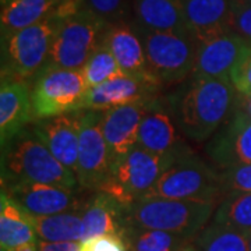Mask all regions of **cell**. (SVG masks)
I'll return each instance as SVG.
<instances>
[{"mask_svg": "<svg viewBox=\"0 0 251 251\" xmlns=\"http://www.w3.org/2000/svg\"><path fill=\"white\" fill-rule=\"evenodd\" d=\"M13 251H38V242L28 243L24 246H20L17 249H14Z\"/></svg>", "mask_w": 251, "mask_h": 251, "instance_id": "f35d334b", "label": "cell"}, {"mask_svg": "<svg viewBox=\"0 0 251 251\" xmlns=\"http://www.w3.org/2000/svg\"><path fill=\"white\" fill-rule=\"evenodd\" d=\"M81 70L84 73V77L90 88L100 85L113 77L125 74L122 72L120 66L117 64L110 49L103 42L99 44L98 48L94 50L88 62L85 63V66Z\"/></svg>", "mask_w": 251, "mask_h": 251, "instance_id": "f1b7e54d", "label": "cell"}, {"mask_svg": "<svg viewBox=\"0 0 251 251\" xmlns=\"http://www.w3.org/2000/svg\"><path fill=\"white\" fill-rule=\"evenodd\" d=\"M88 90L81 69H42L31 90L35 120L82 110Z\"/></svg>", "mask_w": 251, "mask_h": 251, "instance_id": "9c48e42d", "label": "cell"}, {"mask_svg": "<svg viewBox=\"0 0 251 251\" xmlns=\"http://www.w3.org/2000/svg\"><path fill=\"white\" fill-rule=\"evenodd\" d=\"M81 215L84 240L103 234L123 236L127 227V206L102 191H97V194L85 202Z\"/></svg>", "mask_w": 251, "mask_h": 251, "instance_id": "44dd1931", "label": "cell"}, {"mask_svg": "<svg viewBox=\"0 0 251 251\" xmlns=\"http://www.w3.org/2000/svg\"><path fill=\"white\" fill-rule=\"evenodd\" d=\"M212 222L251 234V193L225 196L218 204Z\"/></svg>", "mask_w": 251, "mask_h": 251, "instance_id": "484cf974", "label": "cell"}, {"mask_svg": "<svg viewBox=\"0 0 251 251\" xmlns=\"http://www.w3.org/2000/svg\"><path fill=\"white\" fill-rule=\"evenodd\" d=\"M138 31L143 38L148 70L162 87L181 84L193 74L198 42L191 34Z\"/></svg>", "mask_w": 251, "mask_h": 251, "instance_id": "52a82bcc", "label": "cell"}, {"mask_svg": "<svg viewBox=\"0 0 251 251\" xmlns=\"http://www.w3.org/2000/svg\"><path fill=\"white\" fill-rule=\"evenodd\" d=\"M222 198L229 194L251 193V163L236 165L219 171Z\"/></svg>", "mask_w": 251, "mask_h": 251, "instance_id": "4dcf8cb0", "label": "cell"}, {"mask_svg": "<svg viewBox=\"0 0 251 251\" xmlns=\"http://www.w3.org/2000/svg\"><path fill=\"white\" fill-rule=\"evenodd\" d=\"M102 119L103 110H82L81 113L77 179L84 190L98 191L115 162L102 133Z\"/></svg>", "mask_w": 251, "mask_h": 251, "instance_id": "30bf717a", "label": "cell"}, {"mask_svg": "<svg viewBox=\"0 0 251 251\" xmlns=\"http://www.w3.org/2000/svg\"><path fill=\"white\" fill-rule=\"evenodd\" d=\"M4 1H6V0H1V3H4Z\"/></svg>", "mask_w": 251, "mask_h": 251, "instance_id": "b9f144b4", "label": "cell"}, {"mask_svg": "<svg viewBox=\"0 0 251 251\" xmlns=\"http://www.w3.org/2000/svg\"><path fill=\"white\" fill-rule=\"evenodd\" d=\"M204 153L218 171L251 163L250 117L234 108L232 117L206 141Z\"/></svg>", "mask_w": 251, "mask_h": 251, "instance_id": "8fae6325", "label": "cell"}, {"mask_svg": "<svg viewBox=\"0 0 251 251\" xmlns=\"http://www.w3.org/2000/svg\"><path fill=\"white\" fill-rule=\"evenodd\" d=\"M161 82L151 74H122L106 82L90 88L82 103V110H108L138 100H150L158 97Z\"/></svg>", "mask_w": 251, "mask_h": 251, "instance_id": "7c38bea8", "label": "cell"}, {"mask_svg": "<svg viewBox=\"0 0 251 251\" xmlns=\"http://www.w3.org/2000/svg\"><path fill=\"white\" fill-rule=\"evenodd\" d=\"M234 6H251V0H233Z\"/></svg>", "mask_w": 251, "mask_h": 251, "instance_id": "ab89813d", "label": "cell"}, {"mask_svg": "<svg viewBox=\"0 0 251 251\" xmlns=\"http://www.w3.org/2000/svg\"><path fill=\"white\" fill-rule=\"evenodd\" d=\"M125 239L130 251H177L188 240L179 234L127 226Z\"/></svg>", "mask_w": 251, "mask_h": 251, "instance_id": "4316f807", "label": "cell"}, {"mask_svg": "<svg viewBox=\"0 0 251 251\" xmlns=\"http://www.w3.org/2000/svg\"><path fill=\"white\" fill-rule=\"evenodd\" d=\"M102 42L110 49L117 64L125 74H151L148 70L143 38L140 35V31L134 21L122 20L113 24H108Z\"/></svg>", "mask_w": 251, "mask_h": 251, "instance_id": "d6986e66", "label": "cell"}, {"mask_svg": "<svg viewBox=\"0 0 251 251\" xmlns=\"http://www.w3.org/2000/svg\"><path fill=\"white\" fill-rule=\"evenodd\" d=\"M250 44L233 32H224L198 44L196 66L191 75L230 78V74L247 52Z\"/></svg>", "mask_w": 251, "mask_h": 251, "instance_id": "2e32d148", "label": "cell"}, {"mask_svg": "<svg viewBox=\"0 0 251 251\" xmlns=\"http://www.w3.org/2000/svg\"><path fill=\"white\" fill-rule=\"evenodd\" d=\"M249 244H250V251H251V234L249 236Z\"/></svg>", "mask_w": 251, "mask_h": 251, "instance_id": "60d3db41", "label": "cell"}, {"mask_svg": "<svg viewBox=\"0 0 251 251\" xmlns=\"http://www.w3.org/2000/svg\"><path fill=\"white\" fill-rule=\"evenodd\" d=\"M80 242H38V251H80Z\"/></svg>", "mask_w": 251, "mask_h": 251, "instance_id": "d590c367", "label": "cell"}, {"mask_svg": "<svg viewBox=\"0 0 251 251\" xmlns=\"http://www.w3.org/2000/svg\"><path fill=\"white\" fill-rule=\"evenodd\" d=\"M34 216L16 200L1 190L0 196V244L1 250L13 251L20 246L36 240Z\"/></svg>", "mask_w": 251, "mask_h": 251, "instance_id": "603a6c76", "label": "cell"}, {"mask_svg": "<svg viewBox=\"0 0 251 251\" xmlns=\"http://www.w3.org/2000/svg\"><path fill=\"white\" fill-rule=\"evenodd\" d=\"M236 109L244 113L246 116L251 119V94L247 95H242L237 94V100H236Z\"/></svg>", "mask_w": 251, "mask_h": 251, "instance_id": "8d00e7d4", "label": "cell"}, {"mask_svg": "<svg viewBox=\"0 0 251 251\" xmlns=\"http://www.w3.org/2000/svg\"><path fill=\"white\" fill-rule=\"evenodd\" d=\"M81 7H82V0H56L54 14L63 20L78 13Z\"/></svg>", "mask_w": 251, "mask_h": 251, "instance_id": "e575fe53", "label": "cell"}, {"mask_svg": "<svg viewBox=\"0 0 251 251\" xmlns=\"http://www.w3.org/2000/svg\"><path fill=\"white\" fill-rule=\"evenodd\" d=\"M230 81L237 94H251V45L249 46L247 52L243 54L240 62L236 64L230 74Z\"/></svg>", "mask_w": 251, "mask_h": 251, "instance_id": "d6a6232c", "label": "cell"}, {"mask_svg": "<svg viewBox=\"0 0 251 251\" xmlns=\"http://www.w3.org/2000/svg\"><path fill=\"white\" fill-rule=\"evenodd\" d=\"M181 3L188 32L198 44L229 32L233 0H181Z\"/></svg>", "mask_w": 251, "mask_h": 251, "instance_id": "ffe728a7", "label": "cell"}, {"mask_svg": "<svg viewBox=\"0 0 251 251\" xmlns=\"http://www.w3.org/2000/svg\"><path fill=\"white\" fill-rule=\"evenodd\" d=\"M36 236L42 242H82L84 224L82 215L63 212L49 216H34Z\"/></svg>", "mask_w": 251, "mask_h": 251, "instance_id": "d4e9b609", "label": "cell"}, {"mask_svg": "<svg viewBox=\"0 0 251 251\" xmlns=\"http://www.w3.org/2000/svg\"><path fill=\"white\" fill-rule=\"evenodd\" d=\"M32 97L24 80H1L0 90V141L1 148L10 144L25 126L34 122Z\"/></svg>", "mask_w": 251, "mask_h": 251, "instance_id": "ac0fdd59", "label": "cell"}, {"mask_svg": "<svg viewBox=\"0 0 251 251\" xmlns=\"http://www.w3.org/2000/svg\"><path fill=\"white\" fill-rule=\"evenodd\" d=\"M145 197L218 202L222 200L219 171L191 151L173 162Z\"/></svg>", "mask_w": 251, "mask_h": 251, "instance_id": "8992f818", "label": "cell"}, {"mask_svg": "<svg viewBox=\"0 0 251 251\" xmlns=\"http://www.w3.org/2000/svg\"><path fill=\"white\" fill-rule=\"evenodd\" d=\"M56 0H6L1 3V39L52 16Z\"/></svg>", "mask_w": 251, "mask_h": 251, "instance_id": "cb8c5ba5", "label": "cell"}, {"mask_svg": "<svg viewBox=\"0 0 251 251\" xmlns=\"http://www.w3.org/2000/svg\"><path fill=\"white\" fill-rule=\"evenodd\" d=\"M237 91L230 78L190 75L165 97L180 134L193 143H206L232 117Z\"/></svg>", "mask_w": 251, "mask_h": 251, "instance_id": "6da1fadb", "label": "cell"}, {"mask_svg": "<svg viewBox=\"0 0 251 251\" xmlns=\"http://www.w3.org/2000/svg\"><path fill=\"white\" fill-rule=\"evenodd\" d=\"M196 239H197V237H196ZM196 239L188 240V242L184 243L177 251H201L200 250V247H198V244L196 243Z\"/></svg>", "mask_w": 251, "mask_h": 251, "instance_id": "74e56055", "label": "cell"}, {"mask_svg": "<svg viewBox=\"0 0 251 251\" xmlns=\"http://www.w3.org/2000/svg\"><path fill=\"white\" fill-rule=\"evenodd\" d=\"M183 156V155H181ZM180 156L158 155L141 147L119 158L98 191L106 193L125 206L145 197L161 175Z\"/></svg>", "mask_w": 251, "mask_h": 251, "instance_id": "5b68a950", "label": "cell"}, {"mask_svg": "<svg viewBox=\"0 0 251 251\" xmlns=\"http://www.w3.org/2000/svg\"><path fill=\"white\" fill-rule=\"evenodd\" d=\"M179 128L166 106L165 98H153L148 103L147 113L140 126L138 147L158 155L181 156L191 152L181 140Z\"/></svg>", "mask_w": 251, "mask_h": 251, "instance_id": "5bb4252c", "label": "cell"}, {"mask_svg": "<svg viewBox=\"0 0 251 251\" xmlns=\"http://www.w3.org/2000/svg\"><path fill=\"white\" fill-rule=\"evenodd\" d=\"M82 110L35 120L31 131L59 162L75 173L78 163L80 119Z\"/></svg>", "mask_w": 251, "mask_h": 251, "instance_id": "9a60e30c", "label": "cell"}, {"mask_svg": "<svg viewBox=\"0 0 251 251\" xmlns=\"http://www.w3.org/2000/svg\"><path fill=\"white\" fill-rule=\"evenodd\" d=\"M150 100H138L103 110L102 133L113 161L125 156L137 147L140 126L147 113Z\"/></svg>", "mask_w": 251, "mask_h": 251, "instance_id": "e0dca14e", "label": "cell"}, {"mask_svg": "<svg viewBox=\"0 0 251 251\" xmlns=\"http://www.w3.org/2000/svg\"><path fill=\"white\" fill-rule=\"evenodd\" d=\"M80 251H130L125 236L103 234L81 242Z\"/></svg>", "mask_w": 251, "mask_h": 251, "instance_id": "1f68e13d", "label": "cell"}, {"mask_svg": "<svg viewBox=\"0 0 251 251\" xmlns=\"http://www.w3.org/2000/svg\"><path fill=\"white\" fill-rule=\"evenodd\" d=\"M134 0H82L81 9L90 11L105 24L126 20L128 7Z\"/></svg>", "mask_w": 251, "mask_h": 251, "instance_id": "f546056e", "label": "cell"}, {"mask_svg": "<svg viewBox=\"0 0 251 251\" xmlns=\"http://www.w3.org/2000/svg\"><path fill=\"white\" fill-rule=\"evenodd\" d=\"M106 27L108 24L84 9L63 18L42 69H82L102 42Z\"/></svg>", "mask_w": 251, "mask_h": 251, "instance_id": "ba28073f", "label": "cell"}, {"mask_svg": "<svg viewBox=\"0 0 251 251\" xmlns=\"http://www.w3.org/2000/svg\"><path fill=\"white\" fill-rule=\"evenodd\" d=\"M133 13L138 29L190 34L181 0H134Z\"/></svg>", "mask_w": 251, "mask_h": 251, "instance_id": "7402d4cb", "label": "cell"}, {"mask_svg": "<svg viewBox=\"0 0 251 251\" xmlns=\"http://www.w3.org/2000/svg\"><path fill=\"white\" fill-rule=\"evenodd\" d=\"M196 243L201 251H250L249 234L216 222H209Z\"/></svg>", "mask_w": 251, "mask_h": 251, "instance_id": "83f0119b", "label": "cell"}, {"mask_svg": "<svg viewBox=\"0 0 251 251\" xmlns=\"http://www.w3.org/2000/svg\"><path fill=\"white\" fill-rule=\"evenodd\" d=\"M4 148L1 156L3 184L32 181L66 188L80 186L75 173L57 161L32 131L20 133Z\"/></svg>", "mask_w": 251, "mask_h": 251, "instance_id": "3957f363", "label": "cell"}, {"mask_svg": "<svg viewBox=\"0 0 251 251\" xmlns=\"http://www.w3.org/2000/svg\"><path fill=\"white\" fill-rule=\"evenodd\" d=\"M229 31L251 45V6H234Z\"/></svg>", "mask_w": 251, "mask_h": 251, "instance_id": "836d02e7", "label": "cell"}, {"mask_svg": "<svg viewBox=\"0 0 251 251\" xmlns=\"http://www.w3.org/2000/svg\"><path fill=\"white\" fill-rule=\"evenodd\" d=\"M216 201L143 197L127 206V226L196 239L212 219Z\"/></svg>", "mask_w": 251, "mask_h": 251, "instance_id": "7a4b0ae2", "label": "cell"}, {"mask_svg": "<svg viewBox=\"0 0 251 251\" xmlns=\"http://www.w3.org/2000/svg\"><path fill=\"white\" fill-rule=\"evenodd\" d=\"M62 18L56 14L1 39V80L34 77L48 62Z\"/></svg>", "mask_w": 251, "mask_h": 251, "instance_id": "277c9868", "label": "cell"}, {"mask_svg": "<svg viewBox=\"0 0 251 251\" xmlns=\"http://www.w3.org/2000/svg\"><path fill=\"white\" fill-rule=\"evenodd\" d=\"M3 190L32 216H49L84 208L77 188H66L32 181H13Z\"/></svg>", "mask_w": 251, "mask_h": 251, "instance_id": "4fadbf2b", "label": "cell"}]
</instances>
